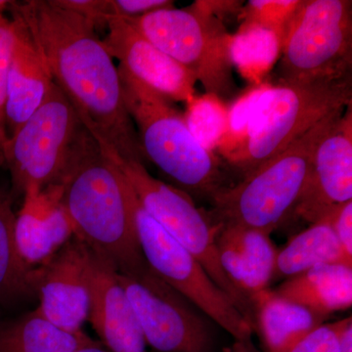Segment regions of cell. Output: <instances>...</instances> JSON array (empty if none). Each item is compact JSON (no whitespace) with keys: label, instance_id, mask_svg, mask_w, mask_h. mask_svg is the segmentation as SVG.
I'll return each instance as SVG.
<instances>
[{"label":"cell","instance_id":"32","mask_svg":"<svg viewBox=\"0 0 352 352\" xmlns=\"http://www.w3.org/2000/svg\"><path fill=\"white\" fill-rule=\"evenodd\" d=\"M331 226L347 258L352 259V201L330 214Z\"/></svg>","mask_w":352,"mask_h":352},{"label":"cell","instance_id":"12","mask_svg":"<svg viewBox=\"0 0 352 352\" xmlns=\"http://www.w3.org/2000/svg\"><path fill=\"white\" fill-rule=\"evenodd\" d=\"M92 251L74 236L52 258L32 270L36 310L69 333L82 332L91 305Z\"/></svg>","mask_w":352,"mask_h":352},{"label":"cell","instance_id":"15","mask_svg":"<svg viewBox=\"0 0 352 352\" xmlns=\"http://www.w3.org/2000/svg\"><path fill=\"white\" fill-rule=\"evenodd\" d=\"M63 184L27 192L15 219V239L22 261L34 270L52 258L74 237V228L63 204Z\"/></svg>","mask_w":352,"mask_h":352},{"label":"cell","instance_id":"3","mask_svg":"<svg viewBox=\"0 0 352 352\" xmlns=\"http://www.w3.org/2000/svg\"><path fill=\"white\" fill-rule=\"evenodd\" d=\"M346 110V109H344ZM344 110L320 120L291 145L251 171L235 185H227L210 199L215 224L256 229L270 234L291 215L307 183L315 148Z\"/></svg>","mask_w":352,"mask_h":352},{"label":"cell","instance_id":"7","mask_svg":"<svg viewBox=\"0 0 352 352\" xmlns=\"http://www.w3.org/2000/svg\"><path fill=\"white\" fill-rule=\"evenodd\" d=\"M124 20L188 69L207 94L223 100L237 89L229 58L230 34L222 21L193 6L160 9L142 17Z\"/></svg>","mask_w":352,"mask_h":352},{"label":"cell","instance_id":"8","mask_svg":"<svg viewBox=\"0 0 352 352\" xmlns=\"http://www.w3.org/2000/svg\"><path fill=\"white\" fill-rule=\"evenodd\" d=\"M352 1H302L280 56V83L333 80L351 76Z\"/></svg>","mask_w":352,"mask_h":352},{"label":"cell","instance_id":"18","mask_svg":"<svg viewBox=\"0 0 352 352\" xmlns=\"http://www.w3.org/2000/svg\"><path fill=\"white\" fill-rule=\"evenodd\" d=\"M215 226V242L222 270L254 307V298L270 288L278 250L270 234L263 231Z\"/></svg>","mask_w":352,"mask_h":352},{"label":"cell","instance_id":"27","mask_svg":"<svg viewBox=\"0 0 352 352\" xmlns=\"http://www.w3.org/2000/svg\"><path fill=\"white\" fill-rule=\"evenodd\" d=\"M300 3V0H252L245 6L243 22L270 28L281 36L284 43Z\"/></svg>","mask_w":352,"mask_h":352},{"label":"cell","instance_id":"19","mask_svg":"<svg viewBox=\"0 0 352 352\" xmlns=\"http://www.w3.org/2000/svg\"><path fill=\"white\" fill-rule=\"evenodd\" d=\"M254 332L263 352H289L327 319L271 288L254 298Z\"/></svg>","mask_w":352,"mask_h":352},{"label":"cell","instance_id":"28","mask_svg":"<svg viewBox=\"0 0 352 352\" xmlns=\"http://www.w3.org/2000/svg\"><path fill=\"white\" fill-rule=\"evenodd\" d=\"M14 39V24L0 13V156L8 140L6 124L7 80L10 68Z\"/></svg>","mask_w":352,"mask_h":352},{"label":"cell","instance_id":"1","mask_svg":"<svg viewBox=\"0 0 352 352\" xmlns=\"http://www.w3.org/2000/svg\"><path fill=\"white\" fill-rule=\"evenodd\" d=\"M52 76L83 127L104 154L144 164L138 134L127 112L119 69L91 21L52 0L12 1Z\"/></svg>","mask_w":352,"mask_h":352},{"label":"cell","instance_id":"31","mask_svg":"<svg viewBox=\"0 0 352 352\" xmlns=\"http://www.w3.org/2000/svg\"><path fill=\"white\" fill-rule=\"evenodd\" d=\"M55 6L91 21L98 30L105 28L109 16L108 0H52Z\"/></svg>","mask_w":352,"mask_h":352},{"label":"cell","instance_id":"14","mask_svg":"<svg viewBox=\"0 0 352 352\" xmlns=\"http://www.w3.org/2000/svg\"><path fill=\"white\" fill-rule=\"evenodd\" d=\"M103 44L119 69L170 102L189 101L197 80L188 69L166 55L122 18H106Z\"/></svg>","mask_w":352,"mask_h":352},{"label":"cell","instance_id":"35","mask_svg":"<svg viewBox=\"0 0 352 352\" xmlns=\"http://www.w3.org/2000/svg\"><path fill=\"white\" fill-rule=\"evenodd\" d=\"M226 352H258L254 349L252 342H238L235 340L232 346L226 349Z\"/></svg>","mask_w":352,"mask_h":352},{"label":"cell","instance_id":"24","mask_svg":"<svg viewBox=\"0 0 352 352\" xmlns=\"http://www.w3.org/2000/svg\"><path fill=\"white\" fill-rule=\"evenodd\" d=\"M13 201L10 192L0 188V303L34 295L32 270L21 258L16 244Z\"/></svg>","mask_w":352,"mask_h":352},{"label":"cell","instance_id":"23","mask_svg":"<svg viewBox=\"0 0 352 352\" xmlns=\"http://www.w3.org/2000/svg\"><path fill=\"white\" fill-rule=\"evenodd\" d=\"M283 38L270 28L243 22L229 38V58L241 76L254 85L265 83L271 69L281 56Z\"/></svg>","mask_w":352,"mask_h":352},{"label":"cell","instance_id":"36","mask_svg":"<svg viewBox=\"0 0 352 352\" xmlns=\"http://www.w3.org/2000/svg\"><path fill=\"white\" fill-rule=\"evenodd\" d=\"M74 352H111L108 349H103L101 344L98 342H94L92 344H88V346L80 347Z\"/></svg>","mask_w":352,"mask_h":352},{"label":"cell","instance_id":"9","mask_svg":"<svg viewBox=\"0 0 352 352\" xmlns=\"http://www.w3.org/2000/svg\"><path fill=\"white\" fill-rule=\"evenodd\" d=\"M83 126L53 85L41 107L7 140L0 159L10 171L13 199L59 182Z\"/></svg>","mask_w":352,"mask_h":352},{"label":"cell","instance_id":"22","mask_svg":"<svg viewBox=\"0 0 352 352\" xmlns=\"http://www.w3.org/2000/svg\"><path fill=\"white\" fill-rule=\"evenodd\" d=\"M96 342L53 325L38 310L0 323V352H74Z\"/></svg>","mask_w":352,"mask_h":352},{"label":"cell","instance_id":"4","mask_svg":"<svg viewBox=\"0 0 352 352\" xmlns=\"http://www.w3.org/2000/svg\"><path fill=\"white\" fill-rule=\"evenodd\" d=\"M119 74L124 104L138 127L145 159L170 178L176 188L210 200L227 186L219 157L192 135L184 116L173 102L155 94L122 69H119Z\"/></svg>","mask_w":352,"mask_h":352},{"label":"cell","instance_id":"34","mask_svg":"<svg viewBox=\"0 0 352 352\" xmlns=\"http://www.w3.org/2000/svg\"><path fill=\"white\" fill-rule=\"evenodd\" d=\"M338 352H352V319H342L338 338Z\"/></svg>","mask_w":352,"mask_h":352},{"label":"cell","instance_id":"33","mask_svg":"<svg viewBox=\"0 0 352 352\" xmlns=\"http://www.w3.org/2000/svg\"><path fill=\"white\" fill-rule=\"evenodd\" d=\"M243 3V1H195L191 6L222 21L226 16L238 12Z\"/></svg>","mask_w":352,"mask_h":352},{"label":"cell","instance_id":"2","mask_svg":"<svg viewBox=\"0 0 352 352\" xmlns=\"http://www.w3.org/2000/svg\"><path fill=\"white\" fill-rule=\"evenodd\" d=\"M60 182L74 236L120 274L147 267L136 229V196L124 173L82 127Z\"/></svg>","mask_w":352,"mask_h":352},{"label":"cell","instance_id":"11","mask_svg":"<svg viewBox=\"0 0 352 352\" xmlns=\"http://www.w3.org/2000/svg\"><path fill=\"white\" fill-rule=\"evenodd\" d=\"M118 279L153 352H215L212 322L149 267Z\"/></svg>","mask_w":352,"mask_h":352},{"label":"cell","instance_id":"25","mask_svg":"<svg viewBox=\"0 0 352 352\" xmlns=\"http://www.w3.org/2000/svg\"><path fill=\"white\" fill-rule=\"evenodd\" d=\"M184 120L192 135L210 152L217 151L226 135L228 108L217 95L206 94L186 102Z\"/></svg>","mask_w":352,"mask_h":352},{"label":"cell","instance_id":"26","mask_svg":"<svg viewBox=\"0 0 352 352\" xmlns=\"http://www.w3.org/2000/svg\"><path fill=\"white\" fill-rule=\"evenodd\" d=\"M271 85L268 82L254 85L238 97L228 108L226 133L217 150L224 160L236 151L247 138L254 116L261 108Z\"/></svg>","mask_w":352,"mask_h":352},{"label":"cell","instance_id":"37","mask_svg":"<svg viewBox=\"0 0 352 352\" xmlns=\"http://www.w3.org/2000/svg\"><path fill=\"white\" fill-rule=\"evenodd\" d=\"M12 1H8V0H0V13H3L6 9H9Z\"/></svg>","mask_w":352,"mask_h":352},{"label":"cell","instance_id":"10","mask_svg":"<svg viewBox=\"0 0 352 352\" xmlns=\"http://www.w3.org/2000/svg\"><path fill=\"white\" fill-rule=\"evenodd\" d=\"M141 251L148 267L238 342H252L250 322L203 265L143 210L134 207Z\"/></svg>","mask_w":352,"mask_h":352},{"label":"cell","instance_id":"6","mask_svg":"<svg viewBox=\"0 0 352 352\" xmlns=\"http://www.w3.org/2000/svg\"><path fill=\"white\" fill-rule=\"evenodd\" d=\"M105 155L124 173L143 210L203 265L254 329L252 302L234 287L220 265L215 242L217 227L210 215L197 208L182 190L153 177L144 164Z\"/></svg>","mask_w":352,"mask_h":352},{"label":"cell","instance_id":"21","mask_svg":"<svg viewBox=\"0 0 352 352\" xmlns=\"http://www.w3.org/2000/svg\"><path fill=\"white\" fill-rule=\"evenodd\" d=\"M336 263L352 266V259L347 258L336 237L329 215L296 234L278 251L272 281H285L312 268Z\"/></svg>","mask_w":352,"mask_h":352},{"label":"cell","instance_id":"17","mask_svg":"<svg viewBox=\"0 0 352 352\" xmlns=\"http://www.w3.org/2000/svg\"><path fill=\"white\" fill-rule=\"evenodd\" d=\"M11 13L14 39L6 104L8 139L41 107L54 85L43 55L24 21L14 11Z\"/></svg>","mask_w":352,"mask_h":352},{"label":"cell","instance_id":"20","mask_svg":"<svg viewBox=\"0 0 352 352\" xmlns=\"http://www.w3.org/2000/svg\"><path fill=\"white\" fill-rule=\"evenodd\" d=\"M277 295L328 318L352 305V266L326 264L289 278L273 289Z\"/></svg>","mask_w":352,"mask_h":352},{"label":"cell","instance_id":"5","mask_svg":"<svg viewBox=\"0 0 352 352\" xmlns=\"http://www.w3.org/2000/svg\"><path fill=\"white\" fill-rule=\"evenodd\" d=\"M351 103V76L271 85L247 138L226 161L245 176L283 152L324 118Z\"/></svg>","mask_w":352,"mask_h":352},{"label":"cell","instance_id":"29","mask_svg":"<svg viewBox=\"0 0 352 352\" xmlns=\"http://www.w3.org/2000/svg\"><path fill=\"white\" fill-rule=\"evenodd\" d=\"M342 320L324 323L289 352H338V338Z\"/></svg>","mask_w":352,"mask_h":352},{"label":"cell","instance_id":"13","mask_svg":"<svg viewBox=\"0 0 352 352\" xmlns=\"http://www.w3.org/2000/svg\"><path fill=\"white\" fill-rule=\"evenodd\" d=\"M352 201V103L319 141L291 214L314 224Z\"/></svg>","mask_w":352,"mask_h":352},{"label":"cell","instance_id":"30","mask_svg":"<svg viewBox=\"0 0 352 352\" xmlns=\"http://www.w3.org/2000/svg\"><path fill=\"white\" fill-rule=\"evenodd\" d=\"M173 7L175 1L171 0H108L109 16L122 19H135Z\"/></svg>","mask_w":352,"mask_h":352},{"label":"cell","instance_id":"16","mask_svg":"<svg viewBox=\"0 0 352 352\" xmlns=\"http://www.w3.org/2000/svg\"><path fill=\"white\" fill-rule=\"evenodd\" d=\"M91 305L88 320L111 352H147L144 333L118 272L92 252Z\"/></svg>","mask_w":352,"mask_h":352}]
</instances>
